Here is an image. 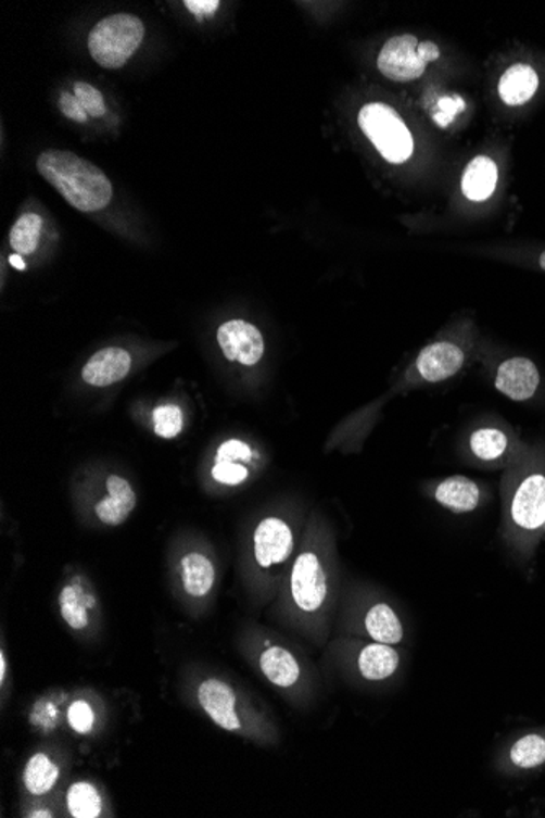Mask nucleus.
<instances>
[{"mask_svg": "<svg viewBox=\"0 0 545 818\" xmlns=\"http://www.w3.org/2000/svg\"><path fill=\"white\" fill-rule=\"evenodd\" d=\"M506 541L531 551L545 529V460L524 456L512 461L503 479Z\"/></svg>", "mask_w": 545, "mask_h": 818, "instance_id": "1", "label": "nucleus"}, {"mask_svg": "<svg viewBox=\"0 0 545 818\" xmlns=\"http://www.w3.org/2000/svg\"><path fill=\"white\" fill-rule=\"evenodd\" d=\"M37 167L41 177L77 211L97 213L112 201L113 185L105 172L74 152L61 149L41 152Z\"/></svg>", "mask_w": 545, "mask_h": 818, "instance_id": "2", "label": "nucleus"}, {"mask_svg": "<svg viewBox=\"0 0 545 818\" xmlns=\"http://www.w3.org/2000/svg\"><path fill=\"white\" fill-rule=\"evenodd\" d=\"M330 574L316 550H304L294 559L288 579V602L294 621L309 629L322 628L329 612Z\"/></svg>", "mask_w": 545, "mask_h": 818, "instance_id": "3", "label": "nucleus"}, {"mask_svg": "<svg viewBox=\"0 0 545 818\" xmlns=\"http://www.w3.org/2000/svg\"><path fill=\"white\" fill-rule=\"evenodd\" d=\"M145 28L141 18L131 14H116L102 18L89 34L87 47L90 56L103 70L115 71L125 66L144 40Z\"/></svg>", "mask_w": 545, "mask_h": 818, "instance_id": "4", "label": "nucleus"}, {"mask_svg": "<svg viewBox=\"0 0 545 818\" xmlns=\"http://www.w3.org/2000/svg\"><path fill=\"white\" fill-rule=\"evenodd\" d=\"M358 123L379 154L391 164H402L414 154L410 129L392 106L368 103L359 110Z\"/></svg>", "mask_w": 545, "mask_h": 818, "instance_id": "5", "label": "nucleus"}, {"mask_svg": "<svg viewBox=\"0 0 545 818\" xmlns=\"http://www.w3.org/2000/svg\"><path fill=\"white\" fill-rule=\"evenodd\" d=\"M346 662L363 683L391 687L404 677L407 657L395 645L362 639L356 644H348Z\"/></svg>", "mask_w": 545, "mask_h": 818, "instance_id": "6", "label": "nucleus"}, {"mask_svg": "<svg viewBox=\"0 0 545 818\" xmlns=\"http://www.w3.org/2000/svg\"><path fill=\"white\" fill-rule=\"evenodd\" d=\"M353 622L356 634L366 641L381 642L395 647L407 644V621L391 600L375 595L369 602L359 603L358 615Z\"/></svg>", "mask_w": 545, "mask_h": 818, "instance_id": "7", "label": "nucleus"}, {"mask_svg": "<svg viewBox=\"0 0 545 818\" xmlns=\"http://www.w3.org/2000/svg\"><path fill=\"white\" fill-rule=\"evenodd\" d=\"M493 768L508 778L537 775L545 769V726L509 739L493 758Z\"/></svg>", "mask_w": 545, "mask_h": 818, "instance_id": "8", "label": "nucleus"}, {"mask_svg": "<svg viewBox=\"0 0 545 818\" xmlns=\"http://www.w3.org/2000/svg\"><path fill=\"white\" fill-rule=\"evenodd\" d=\"M296 536L281 516H265L253 531V559L263 570L284 566L293 557Z\"/></svg>", "mask_w": 545, "mask_h": 818, "instance_id": "9", "label": "nucleus"}, {"mask_svg": "<svg viewBox=\"0 0 545 818\" xmlns=\"http://www.w3.org/2000/svg\"><path fill=\"white\" fill-rule=\"evenodd\" d=\"M259 645L262 649L256 654V664L265 680L287 693L300 691L306 677L301 658L287 645L272 642L268 635L262 638Z\"/></svg>", "mask_w": 545, "mask_h": 818, "instance_id": "10", "label": "nucleus"}, {"mask_svg": "<svg viewBox=\"0 0 545 818\" xmlns=\"http://www.w3.org/2000/svg\"><path fill=\"white\" fill-rule=\"evenodd\" d=\"M417 37L401 35L391 38L378 56V70L394 83H410L423 76L427 64L418 58Z\"/></svg>", "mask_w": 545, "mask_h": 818, "instance_id": "11", "label": "nucleus"}, {"mask_svg": "<svg viewBox=\"0 0 545 818\" xmlns=\"http://www.w3.org/2000/svg\"><path fill=\"white\" fill-rule=\"evenodd\" d=\"M217 342L229 362L255 366L265 353L262 332L242 319L227 320L217 330Z\"/></svg>", "mask_w": 545, "mask_h": 818, "instance_id": "12", "label": "nucleus"}, {"mask_svg": "<svg viewBox=\"0 0 545 818\" xmlns=\"http://www.w3.org/2000/svg\"><path fill=\"white\" fill-rule=\"evenodd\" d=\"M198 701L204 713L214 723L227 732H239L243 729L242 719L237 713L236 691L224 681L210 678L198 688Z\"/></svg>", "mask_w": 545, "mask_h": 818, "instance_id": "13", "label": "nucleus"}, {"mask_svg": "<svg viewBox=\"0 0 545 818\" xmlns=\"http://www.w3.org/2000/svg\"><path fill=\"white\" fill-rule=\"evenodd\" d=\"M466 353L456 343L438 342L421 350L415 362V372L421 381L436 385L447 381L462 369Z\"/></svg>", "mask_w": 545, "mask_h": 818, "instance_id": "14", "label": "nucleus"}, {"mask_svg": "<svg viewBox=\"0 0 545 818\" xmlns=\"http://www.w3.org/2000/svg\"><path fill=\"white\" fill-rule=\"evenodd\" d=\"M541 385L537 366L531 360L516 356L506 360L496 372L495 388L505 398L515 402H524L534 398Z\"/></svg>", "mask_w": 545, "mask_h": 818, "instance_id": "15", "label": "nucleus"}, {"mask_svg": "<svg viewBox=\"0 0 545 818\" xmlns=\"http://www.w3.org/2000/svg\"><path fill=\"white\" fill-rule=\"evenodd\" d=\"M433 499L438 505L449 509L454 515L476 512L483 503V489L466 476H451L433 487Z\"/></svg>", "mask_w": 545, "mask_h": 818, "instance_id": "16", "label": "nucleus"}, {"mask_svg": "<svg viewBox=\"0 0 545 818\" xmlns=\"http://www.w3.org/2000/svg\"><path fill=\"white\" fill-rule=\"evenodd\" d=\"M132 358L119 347H106L97 352L83 369V379L93 388H106L123 381L131 372Z\"/></svg>", "mask_w": 545, "mask_h": 818, "instance_id": "17", "label": "nucleus"}, {"mask_svg": "<svg viewBox=\"0 0 545 818\" xmlns=\"http://www.w3.org/2000/svg\"><path fill=\"white\" fill-rule=\"evenodd\" d=\"M106 492L109 495L103 496L96 505L97 518L106 526L123 525L136 508L138 496L131 483L115 474L106 479Z\"/></svg>", "mask_w": 545, "mask_h": 818, "instance_id": "18", "label": "nucleus"}, {"mask_svg": "<svg viewBox=\"0 0 545 818\" xmlns=\"http://www.w3.org/2000/svg\"><path fill=\"white\" fill-rule=\"evenodd\" d=\"M469 453L483 464L508 463L511 466V441L505 431L495 427H482L469 438Z\"/></svg>", "mask_w": 545, "mask_h": 818, "instance_id": "19", "label": "nucleus"}, {"mask_svg": "<svg viewBox=\"0 0 545 818\" xmlns=\"http://www.w3.org/2000/svg\"><path fill=\"white\" fill-rule=\"evenodd\" d=\"M537 73L528 64H515L499 79V99L509 106L524 105L537 92Z\"/></svg>", "mask_w": 545, "mask_h": 818, "instance_id": "20", "label": "nucleus"}, {"mask_svg": "<svg viewBox=\"0 0 545 818\" xmlns=\"http://www.w3.org/2000/svg\"><path fill=\"white\" fill-rule=\"evenodd\" d=\"M498 181V168L486 155H479L467 165L462 175V191L470 201H485L492 197Z\"/></svg>", "mask_w": 545, "mask_h": 818, "instance_id": "21", "label": "nucleus"}, {"mask_svg": "<svg viewBox=\"0 0 545 818\" xmlns=\"http://www.w3.org/2000/svg\"><path fill=\"white\" fill-rule=\"evenodd\" d=\"M181 582L185 592L194 599H203L213 589L216 570L213 563L200 553H190L181 559Z\"/></svg>", "mask_w": 545, "mask_h": 818, "instance_id": "22", "label": "nucleus"}, {"mask_svg": "<svg viewBox=\"0 0 545 818\" xmlns=\"http://www.w3.org/2000/svg\"><path fill=\"white\" fill-rule=\"evenodd\" d=\"M60 766L47 753H37L28 759L25 766V788L34 795L48 794L60 779Z\"/></svg>", "mask_w": 545, "mask_h": 818, "instance_id": "23", "label": "nucleus"}, {"mask_svg": "<svg viewBox=\"0 0 545 818\" xmlns=\"http://www.w3.org/2000/svg\"><path fill=\"white\" fill-rule=\"evenodd\" d=\"M41 229H43V219L40 214H22L9 234V242L15 253L22 256L31 255L40 243Z\"/></svg>", "mask_w": 545, "mask_h": 818, "instance_id": "24", "label": "nucleus"}, {"mask_svg": "<svg viewBox=\"0 0 545 818\" xmlns=\"http://www.w3.org/2000/svg\"><path fill=\"white\" fill-rule=\"evenodd\" d=\"M67 808L74 818H97L102 814V797L92 784L79 781L67 791Z\"/></svg>", "mask_w": 545, "mask_h": 818, "instance_id": "25", "label": "nucleus"}, {"mask_svg": "<svg viewBox=\"0 0 545 818\" xmlns=\"http://www.w3.org/2000/svg\"><path fill=\"white\" fill-rule=\"evenodd\" d=\"M60 609L64 621L74 631H84L89 626V613H87L83 590L79 587H64L60 595Z\"/></svg>", "mask_w": 545, "mask_h": 818, "instance_id": "26", "label": "nucleus"}, {"mask_svg": "<svg viewBox=\"0 0 545 818\" xmlns=\"http://www.w3.org/2000/svg\"><path fill=\"white\" fill-rule=\"evenodd\" d=\"M152 418H154L155 435L165 440L177 437L183 428V412L178 405H161L155 408Z\"/></svg>", "mask_w": 545, "mask_h": 818, "instance_id": "27", "label": "nucleus"}, {"mask_svg": "<svg viewBox=\"0 0 545 818\" xmlns=\"http://www.w3.org/2000/svg\"><path fill=\"white\" fill-rule=\"evenodd\" d=\"M74 96L77 97L87 115L92 116V118H102L105 115V99H103V93L99 89H96V87L87 83H76L74 84Z\"/></svg>", "mask_w": 545, "mask_h": 818, "instance_id": "28", "label": "nucleus"}, {"mask_svg": "<svg viewBox=\"0 0 545 818\" xmlns=\"http://www.w3.org/2000/svg\"><path fill=\"white\" fill-rule=\"evenodd\" d=\"M67 720H69L73 730H76L80 735H87V733L92 732L96 714H93L92 707L87 701H74L69 710H67Z\"/></svg>", "mask_w": 545, "mask_h": 818, "instance_id": "29", "label": "nucleus"}, {"mask_svg": "<svg viewBox=\"0 0 545 818\" xmlns=\"http://www.w3.org/2000/svg\"><path fill=\"white\" fill-rule=\"evenodd\" d=\"M214 480L224 486H240L249 479V467L242 463H216L213 466Z\"/></svg>", "mask_w": 545, "mask_h": 818, "instance_id": "30", "label": "nucleus"}, {"mask_svg": "<svg viewBox=\"0 0 545 818\" xmlns=\"http://www.w3.org/2000/svg\"><path fill=\"white\" fill-rule=\"evenodd\" d=\"M253 453L249 444L240 440H227L220 444L216 454V463H252Z\"/></svg>", "mask_w": 545, "mask_h": 818, "instance_id": "31", "label": "nucleus"}, {"mask_svg": "<svg viewBox=\"0 0 545 818\" xmlns=\"http://www.w3.org/2000/svg\"><path fill=\"white\" fill-rule=\"evenodd\" d=\"M464 110H466V102L459 96L441 97L436 112L433 113V119L441 128H447Z\"/></svg>", "mask_w": 545, "mask_h": 818, "instance_id": "32", "label": "nucleus"}, {"mask_svg": "<svg viewBox=\"0 0 545 818\" xmlns=\"http://www.w3.org/2000/svg\"><path fill=\"white\" fill-rule=\"evenodd\" d=\"M58 106H60L61 113L66 118L73 119L76 123H86L89 119L86 110L80 105L79 100L74 93L63 92L58 100Z\"/></svg>", "mask_w": 545, "mask_h": 818, "instance_id": "33", "label": "nucleus"}, {"mask_svg": "<svg viewBox=\"0 0 545 818\" xmlns=\"http://www.w3.org/2000/svg\"><path fill=\"white\" fill-rule=\"evenodd\" d=\"M183 5L197 15L198 21H203L207 15L214 14L220 4L217 0H187Z\"/></svg>", "mask_w": 545, "mask_h": 818, "instance_id": "34", "label": "nucleus"}, {"mask_svg": "<svg viewBox=\"0 0 545 818\" xmlns=\"http://www.w3.org/2000/svg\"><path fill=\"white\" fill-rule=\"evenodd\" d=\"M418 58L423 61L424 64L433 63V61L440 60V48L433 41H424V43L418 45L417 48Z\"/></svg>", "mask_w": 545, "mask_h": 818, "instance_id": "35", "label": "nucleus"}, {"mask_svg": "<svg viewBox=\"0 0 545 818\" xmlns=\"http://www.w3.org/2000/svg\"><path fill=\"white\" fill-rule=\"evenodd\" d=\"M9 262H11L12 266H15L17 269H25L27 268V265H25L24 256L18 255V253H15V255H12L11 259H9Z\"/></svg>", "mask_w": 545, "mask_h": 818, "instance_id": "36", "label": "nucleus"}, {"mask_svg": "<svg viewBox=\"0 0 545 818\" xmlns=\"http://www.w3.org/2000/svg\"><path fill=\"white\" fill-rule=\"evenodd\" d=\"M5 674H8V662H5V655L4 652H2V654H0V681H2V683H4Z\"/></svg>", "mask_w": 545, "mask_h": 818, "instance_id": "37", "label": "nucleus"}, {"mask_svg": "<svg viewBox=\"0 0 545 818\" xmlns=\"http://www.w3.org/2000/svg\"><path fill=\"white\" fill-rule=\"evenodd\" d=\"M30 817H51V811H48V810L34 811V814H31Z\"/></svg>", "mask_w": 545, "mask_h": 818, "instance_id": "38", "label": "nucleus"}, {"mask_svg": "<svg viewBox=\"0 0 545 818\" xmlns=\"http://www.w3.org/2000/svg\"><path fill=\"white\" fill-rule=\"evenodd\" d=\"M538 265H541V268L545 272V250L541 253V256H538Z\"/></svg>", "mask_w": 545, "mask_h": 818, "instance_id": "39", "label": "nucleus"}]
</instances>
